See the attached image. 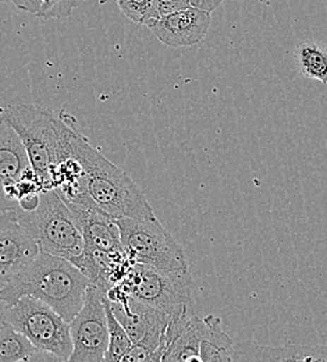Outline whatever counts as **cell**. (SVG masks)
Returning <instances> with one entry per match:
<instances>
[{
    "label": "cell",
    "mask_w": 327,
    "mask_h": 362,
    "mask_svg": "<svg viewBox=\"0 0 327 362\" xmlns=\"http://www.w3.org/2000/svg\"><path fill=\"white\" fill-rule=\"evenodd\" d=\"M105 297L133 341L121 362L162 361L170 315L133 298L120 284L109 288Z\"/></svg>",
    "instance_id": "277c9868"
},
{
    "label": "cell",
    "mask_w": 327,
    "mask_h": 362,
    "mask_svg": "<svg viewBox=\"0 0 327 362\" xmlns=\"http://www.w3.org/2000/svg\"><path fill=\"white\" fill-rule=\"evenodd\" d=\"M205 332L201 341V361L232 362L234 341L222 327V320L218 317H203Z\"/></svg>",
    "instance_id": "e0dca14e"
},
{
    "label": "cell",
    "mask_w": 327,
    "mask_h": 362,
    "mask_svg": "<svg viewBox=\"0 0 327 362\" xmlns=\"http://www.w3.org/2000/svg\"><path fill=\"white\" fill-rule=\"evenodd\" d=\"M188 1L192 7L212 14L225 0H188Z\"/></svg>",
    "instance_id": "603a6c76"
},
{
    "label": "cell",
    "mask_w": 327,
    "mask_h": 362,
    "mask_svg": "<svg viewBox=\"0 0 327 362\" xmlns=\"http://www.w3.org/2000/svg\"><path fill=\"white\" fill-rule=\"evenodd\" d=\"M295 63L307 78L327 84V46L318 42H302L295 49Z\"/></svg>",
    "instance_id": "ac0fdd59"
},
{
    "label": "cell",
    "mask_w": 327,
    "mask_h": 362,
    "mask_svg": "<svg viewBox=\"0 0 327 362\" xmlns=\"http://www.w3.org/2000/svg\"><path fill=\"white\" fill-rule=\"evenodd\" d=\"M70 208L77 215L81 225L84 235V254L102 264L131 261L123 247L120 230L114 219L94 208Z\"/></svg>",
    "instance_id": "30bf717a"
},
{
    "label": "cell",
    "mask_w": 327,
    "mask_h": 362,
    "mask_svg": "<svg viewBox=\"0 0 327 362\" xmlns=\"http://www.w3.org/2000/svg\"><path fill=\"white\" fill-rule=\"evenodd\" d=\"M40 247L14 212L0 214V284L28 264Z\"/></svg>",
    "instance_id": "7c38bea8"
},
{
    "label": "cell",
    "mask_w": 327,
    "mask_h": 362,
    "mask_svg": "<svg viewBox=\"0 0 327 362\" xmlns=\"http://www.w3.org/2000/svg\"><path fill=\"white\" fill-rule=\"evenodd\" d=\"M70 142L81 159L95 205L112 219H153L150 204L140 187L119 166L106 159L90 141L69 129Z\"/></svg>",
    "instance_id": "7a4b0ae2"
},
{
    "label": "cell",
    "mask_w": 327,
    "mask_h": 362,
    "mask_svg": "<svg viewBox=\"0 0 327 362\" xmlns=\"http://www.w3.org/2000/svg\"><path fill=\"white\" fill-rule=\"evenodd\" d=\"M20 136L31 168L47 188H52V175L60 152L59 117L37 105H11L0 112Z\"/></svg>",
    "instance_id": "5b68a950"
},
{
    "label": "cell",
    "mask_w": 327,
    "mask_h": 362,
    "mask_svg": "<svg viewBox=\"0 0 327 362\" xmlns=\"http://www.w3.org/2000/svg\"><path fill=\"white\" fill-rule=\"evenodd\" d=\"M205 332L203 317H194L189 319L184 330L169 344L162 361L192 362L201 361V341Z\"/></svg>",
    "instance_id": "2e32d148"
},
{
    "label": "cell",
    "mask_w": 327,
    "mask_h": 362,
    "mask_svg": "<svg viewBox=\"0 0 327 362\" xmlns=\"http://www.w3.org/2000/svg\"><path fill=\"white\" fill-rule=\"evenodd\" d=\"M54 360L52 356L38 350L27 336L14 329L6 319H0V362Z\"/></svg>",
    "instance_id": "9a60e30c"
},
{
    "label": "cell",
    "mask_w": 327,
    "mask_h": 362,
    "mask_svg": "<svg viewBox=\"0 0 327 362\" xmlns=\"http://www.w3.org/2000/svg\"><path fill=\"white\" fill-rule=\"evenodd\" d=\"M14 215L37 241L40 251L69 261L83 254L84 235L80 221L56 188L44 189L32 211H16Z\"/></svg>",
    "instance_id": "3957f363"
},
{
    "label": "cell",
    "mask_w": 327,
    "mask_h": 362,
    "mask_svg": "<svg viewBox=\"0 0 327 362\" xmlns=\"http://www.w3.org/2000/svg\"><path fill=\"white\" fill-rule=\"evenodd\" d=\"M105 308H106V317H107V332H109V341H107V350L105 354L106 362H121L124 356L129 353V350L133 346V341L123 327V325L119 322V319L114 317L105 294H103Z\"/></svg>",
    "instance_id": "d6986e66"
},
{
    "label": "cell",
    "mask_w": 327,
    "mask_h": 362,
    "mask_svg": "<svg viewBox=\"0 0 327 362\" xmlns=\"http://www.w3.org/2000/svg\"><path fill=\"white\" fill-rule=\"evenodd\" d=\"M4 317L41 351L59 361H69L73 351L70 323L34 297H21L6 305Z\"/></svg>",
    "instance_id": "52a82bcc"
},
{
    "label": "cell",
    "mask_w": 327,
    "mask_h": 362,
    "mask_svg": "<svg viewBox=\"0 0 327 362\" xmlns=\"http://www.w3.org/2000/svg\"><path fill=\"white\" fill-rule=\"evenodd\" d=\"M32 170L25 148L14 129L0 117V214L18 208V182Z\"/></svg>",
    "instance_id": "8fae6325"
},
{
    "label": "cell",
    "mask_w": 327,
    "mask_h": 362,
    "mask_svg": "<svg viewBox=\"0 0 327 362\" xmlns=\"http://www.w3.org/2000/svg\"><path fill=\"white\" fill-rule=\"evenodd\" d=\"M119 284L133 298L169 315L184 307L194 308V281L188 269L165 272L133 262Z\"/></svg>",
    "instance_id": "ba28073f"
},
{
    "label": "cell",
    "mask_w": 327,
    "mask_h": 362,
    "mask_svg": "<svg viewBox=\"0 0 327 362\" xmlns=\"http://www.w3.org/2000/svg\"><path fill=\"white\" fill-rule=\"evenodd\" d=\"M90 284L88 277L71 261L40 251L0 284V298L11 305L21 297H34L70 322L81 310Z\"/></svg>",
    "instance_id": "6da1fadb"
},
{
    "label": "cell",
    "mask_w": 327,
    "mask_h": 362,
    "mask_svg": "<svg viewBox=\"0 0 327 362\" xmlns=\"http://www.w3.org/2000/svg\"><path fill=\"white\" fill-rule=\"evenodd\" d=\"M210 27V14L195 7L160 17L152 27L153 35L170 47L201 44Z\"/></svg>",
    "instance_id": "4fadbf2b"
},
{
    "label": "cell",
    "mask_w": 327,
    "mask_h": 362,
    "mask_svg": "<svg viewBox=\"0 0 327 362\" xmlns=\"http://www.w3.org/2000/svg\"><path fill=\"white\" fill-rule=\"evenodd\" d=\"M160 17L191 7L188 0H155Z\"/></svg>",
    "instance_id": "7402d4cb"
},
{
    "label": "cell",
    "mask_w": 327,
    "mask_h": 362,
    "mask_svg": "<svg viewBox=\"0 0 327 362\" xmlns=\"http://www.w3.org/2000/svg\"><path fill=\"white\" fill-rule=\"evenodd\" d=\"M69 323L73 341L69 361H105L109 332L103 293L97 287L90 284L81 310Z\"/></svg>",
    "instance_id": "9c48e42d"
},
{
    "label": "cell",
    "mask_w": 327,
    "mask_h": 362,
    "mask_svg": "<svg viewBox=\"0 0 327 362\" xmlns=\"http://www.w3.org/2000/svg\"><path fill=\"white\" fill-rule=\"evenodd\" d=\"M16 7L31 13L37 17L50 18H66L83 0H10Z\"/></svg>",
    "instance_id": "ffe728a7"
},
{
    "label": "cell",
    "mask_w": 327,
    "mask_h": 362,
    "mask_svg": "<svg viewBox=\"0 0 327 362\" xmlns=\"http://www.w3.org/2000/svg\"><path fill=\"white\" fill-rule=\"evenodd\" d=\"M120 10L131 21L150 28L159 18V10L155 0H116Z\"/></svg>",
    "instance_id": "44dd1931"
},
{
    "label": "cell",
    "mask_w": 327,
    "mask_h": 362,
    "mask_svg": "<svg viewBox=\"0 0 327 362\" xmlns=\"http://www.w3.org/2000/svg\"><path fill=\"white\" fill-rule=\"evenodd\" d=\"M4 311H6V303L0 298V319L4 317Z\"/></svg>",
    "instance_id": "cb8c5ba5"
},
{
    "label": "cell",
    "mask_w": 327,
    "mask_h": 362,
    "mask_svg": "<svg viewBox=\"0 0 327 362\" xmlns=\"http://www.w3.org/2000/svg\"><path fill=\"white\" fill-rule=\"evenodd\" d=\"M232 361L327 362V346L285 344L270 347L246 340L234 343Z\"/></svg>",
    "instance_id": "5bb4252c"
},
{
    "label": "cell",
    "mask_w": 327,
    "mask_h": 362,
    "mask_svg": "<svg viewBox=\"0 0 327 362\" xmlns=\"http://www.w3.org/2000/svg\"><path fill=\"white\" fill-rule=\"evenodd\" d=\"M123 247L131 262L165 272L188 269L187 258L177 240L153 219H114Z\"/></svg>",
    "instance_id": "8992f818"
}]
</instances>
